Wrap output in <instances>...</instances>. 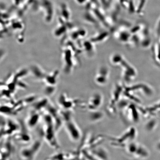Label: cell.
Masks as SVG:
<instances>
[{
	"instance_id": "6da1fadb",
	"label": "cell",
	"mask_w": 160,
	"mask_h": 160,
	"mask_svg": "<svg viewBox=\"0 0 160 160\" xmlns=\"http://www.w3.org/2000/svg\"><path fill=\"white\" fill-rule=\"evenodd\" d=\"M44 125L43 127L42 136L43 138L53 149H58L60 148L55 132H57L52 118L47 112L43 115Z\"/></svg>"
},
{
	"instance_id": "7a4b0ae2",
	"label": "cell",
	"mask_w": 160,
	"mask_h": 160,
	"mask_svg": "<svg viewBox=\"0 0 160 160\" xmlns=\"http://www.w3.org/2000/svg\"><path fill=\"white\" fill-rule=\"evenodd\" d=\"M42 140H34L30 145L22 148L19 152V157L23 160H33L35 158L41 149Z\"/></svg>"
},
{
	"instance_id": "3957f363",
	"label": "cell",
	"mask_w": 160,
	"mask_h": 160,
	"mask_svg": "<svg viewBox=\"0 0 160 160\" xmlns=\"http://www.w3.org/2000/svg\"><path fill=\"white\" fill-rule=\"evenodd\" d=\"M42 117V113L32 109L30 111L26 121V125L28 128L32 129L39 123Z\"/></svg>"
}]
</instances>
